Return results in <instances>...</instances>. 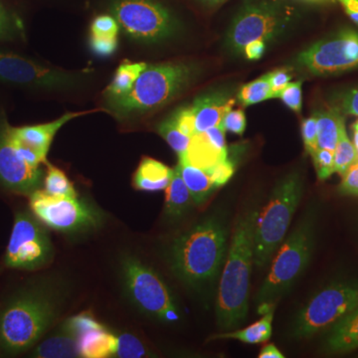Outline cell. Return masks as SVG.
<instances>
[{"label": "cell", "instance_id": "obj_1", "mask_svg": "<svg viewBox=\"0 0 358 358\" xmlns=\"http://www.w3.org/2000/svg\"><path fill=\"white\" fill-rule=\"evenodd\" d=\"M259 212L256 207H250L238 217L233 229L216 296V319L223 331L241 326L248 315L254 235Z\"/></svg>", "mask_w": 358, "mask_h": 358}, {"label": "cell", "instance_id": "obj_2", "mask_svg": "<svg viewBox=\"0 0 358 358\" xmlns=\"http://www.w3.org/2000/svg\"><path fill=\"white\" fill-rule=\"evenodd\" d=\"M227 228L211 216L176 238L169 252L174 275L190 288H202L215 281L227 255Z\"/></svg>", "mask_w": 358, "mask_h": 358}, {"label": "cell", "instance_id": "obj_3", "mask_svg": "<svg viewBox=\"0 0 358 358\" xmlns=\"http://www.w3.org/2000/svg\"><path fill=\"white\" fill-rule=\"evenodd\" d=\"M58 315L56 299L39 286L24 287L0 305V355L31 350Z\"/></svg>", "mask_w": 358, "mask_h": 358}, {"label": "cell", "instance_id": "obj_4", "mask_svg": "<svg viewBox=\"0 0 358 358\" xmlns=\"http://www.w3.org/2000/svg\"><path fill=\"white\" fill-rule=\"evenodd\" d=\"M194 75L193 66L185 63L148 65L128 94L105 99V109L120 121L141 117L176 98Z\"/></svg>", "mask_w": 358, "mask_h": 358}, {"label": "cell", "instance_id": "obj_5", "mask_svg": "<svg viewBox=\"0 0 358 358\" xmlns=\"http://www.w3.org/2000/svg\"><path fill=\"white\" fill-rule=\"evenodd\" d=\"M317 215L308 209L273 257L270 270L257 294L258 310H274L278 301L303 275L312 259L315 244Z\"/></svg>", "mask_w": 358, "mask_h": 358}, {"label": "cell", "instance_id": "obj_6", "mask_svg": "<svg viewBox=\"0 0 358 358\" xmlns=\"http://www.w3.org/2000/svg\"><path fill=\"white\" fill-rule=\"evenodd\" d=\"M303 179L289 174L275 186L267 204L257 218L254 235V265L268 267L281 246L303 196Z\"/></svg>", "mask_w": 358, "mask_h": 358}, {"label": "cell", "instance_id": "obj_7", "mask_svg": "<svg viewBox=\"0 0 358 358\" xmlns=\"http://www.w3.org/2000/svg\"><path fill=\"white\" fill-rule=\"evenodd\" d=\"M122 275L128 298L143 315L166 324L181 319L171 289L154 268L136 257L126 256Z\"/></svg>", "mask_w": 358, "mask_h": 358}, {"label": "cell", "instance_id": "obj_8", "mask_svg": "<svg viewBox=\"0 0 358 358\" xmlns=\"http://www.w3.org/2000/svg\"><path fill=\"white\" fill-rule=\"evenodd\" d=\"M357 308V282L329 285L315 294L298 313L292 327V336L298 339L312 338L333 327Z\"/></svg>", "mask_w": 358, "mask_h": 358}, {"label": "cell", "instance_id": "obj_9", "mask_svg": "<svg viewBox=\"0 0 358 358\" xmlns=\"http://www.w3.org/2000/svg\"><path fill=\"white\" fill-rule=\"evenodd\" d=\"M110 11L129 38L154 43L173 35L176 21L157 0H113Z\"/></svg>", "mask_w": 358, "mask_h": 358}, {"label": "cell", "instance_id": "obj_10", "mask_svg": "<svg viewBox=\"0 0 358 358\" xmlns=\"http://www.w3.org/2000/svg\"><path fill=\"white\" fill-rule=\"evenodd\" d=\"M88 70L67 71L11 52L0 51V81L29 88L71 90L88 81Z\"/></svg>", "mask_w": 358, "mask_h": 358}, {"label": "cell", "instance_id": "obj_11", "mask_svg": "<svg viewBox=\"0 0 358 358\" xmlns=\"http://www.w3.org/2000/svg\"><path fill=\"white\" fill-rule=\"evenodd\" d=\"M40 223L31 214H16L4 258L6 267L34 271L51 262L53 247Z\"/></svg>", "mask_w": 358, "mask_h": 358}, {"label": "cell", "instance_id": "obj_12", "mask_svg": "<svg viewBox=\"0 0 358 358\" xmlns=\"http://www.w3.org/2000/svg\"><path fill=\"white\" fill-rule=\"evenodd\" d=\"M30 209L40 222L61 232L88 230L100 221L96 212L78 197L52 196L44 190L30 194Z\"/></svg>", "mask_w": 358, "mask_h": 358}, {"label": "cell", "instance_id": "obj_13", "mask_svg": "<svg viewBox=\"0 0 358 358\" xmlns=\"http://www.w3.org/2000/svg\"><path fill=\"white\" fill-rule=\"evenodd\" d=\"M289 9L261 1L249 3L238 13L228 33V42L234 50L244 52L250 42L272 38L291 20Z\"/></svg>", "mask_w": 358, "mask_h": 358}, {"label": "cell", "instance_id": "obj_14", "mask_svg": "<svg viewBox=\"0 0 358 358\" xmlns=\"http://www.w3.org/2000/svg\"><path fill=\"white\" fill-rule=\"evenodd\" d=\"M301 67L315 76H327L358 68V31L345 29L301 52Z\"/></svg>", "mask_w": 358, "mask_h": 358}, {"label": "cell", "instance_id": "obj_15", "mask_svg": "<svg viewBox=\"0 0 358 358\" xmlns=\"http://www.w3.org/2000/svg\"><path fill=\"white\" fill-rule=\"evenodd\" d=\"M8 124L0 129V183L20 194H31L42 182L41 167L30 166L18 155Z\"/></svg>", "mask_w": 358, "mask_h": 358}, {"label": "cell", "instance_id": "obj_16", "mask_svg": "<svg viewBox=\"0 0 358 358\" xmlns=\"http://www.w3.org/2000/svg\"><path fill=\"white\" fill-rule=\"evenodd\" d=\"M64 331L76 339L80 357H115L117 336L100 324L93 315L83 313L71 317L66 322Z\"/></svg>", "mask_w": 358, "mask_h": 358}, {"label": "cell", "instance_id": "obj_17", "mask_svg": "<svg viewBox=\"0 0 358 358\" xmlns=\"http://www.w3.org/2000/svg\"><path fill=\"white\" fill-rule=\"evenodd\" d=\"M227 159L225 129L222 126L214 127L195 134L190 141L187 150L179 159L185 160L192 166L206 171L214 164Z\"/></svg>", "mask_w": 358, "mask_h": 358}, {"label": "cell", "instance_id": "obj_18", "mask_svg": "<svg viewBox=\"0 0 358 358\" xmlns=\"http://www.w3.org/2000/svg\"><path fill=\"white\" fill-rule=\"evenodd\" d=\"M107 112L105 108L100 109L83 110V112H71L63 115L62 117L46 124H35V126L20 127L13 128V136L21 143H25L28 147L34 148L35 150L47 157L52 141L55 138L59 129L65 126L67 122L82 115L93 114V113Z\"/></svg>", "mask_w": 358, "mask_h": 358}, {"label": "cell", "instance_id": "obj_19", "mask_svg": "<svg viewBox=\"0 0 358 358\" xmlns=\"http://www.w3.org/2000/svg\"><path fill=\"white\" fill-rule=\"evenodd\" d=\"M235 102V99L223 93L209 94L197 98L192 106L194 110L196 134L221 126L224 115L232 110Z\"/></svg>", "mask_w": 358, "mask_h": 358}, {"label": "cell", "instance_id": "obj_20", "mask_svg": "<svg viewBox=\"0 0 358 358\" xmlns=\"http://www.w3.org/2000/svg\"><path fill=\"white\" fill-rule=\"evenodd\" d=\"M120 26L113 15L96 16L90 27V48L96 56L108 58L119 47Z\"/></svg>", "mask_w": 358, "mask_h": 358}, {"label": "cell", "instance_id": "obj_21", "mask_svg": "<svg viewBox=\"0 0 358 358\" xmlns=\"http://www.w3.org/2000/svg\"><path fill=\"white\" fill-rule=\"evenodd\" d=\"M174 169L152 157H143L134 176V186L141 192L166 189L173 178Z\"/></svg>", "mask_w": 358, "mask_h": 358}, {"label": "cell", "instance_id": "obj_22", "mask_svg": "<svg viewBox=\"0 0 358 358\" xmlns=\"http://www.w3.org/2000/svg\"><path fill=\"white\" fill-rule=\"evenodd\" d=\"M324 348L329 353H346L357 350L358 308L331 327Z\"/></svg>", "mask_w": 358, "mask_h": 358}, {"label": "cell", "instance_id": "obj_23", "mask_svg": "<svg viewBox=\"0 0 358 358\" xmlns=\"http://www.w3.org/2000/svg\"><path fill=\"white\" fill-rule=\"evenodd\" d=\"M164 214L167 219L176 220L185 216L192 208L193 199L187 186L181 178L178 166L174 169L173 178L166 188Z\"/></svg>", "mask_w": 358, "mask_h": 358}, {"label": "cell", "instance_id": "obj_24", "mask_svg": "<svg viewBox=\"0 0 358 358\" xmlns=\"http://www.w3.org/2000/svg\"><path fill=\"white\" fill-rule=\"evenodd\" d=\"M178 169L192 194L194 204H203L216 189L208 173L204 169L192 166L183 159H179Z\"/></svg>", "mask_w": 358, "mask_h": 358}, {"label": "cell", "instance_id": "obj_25", "mask_svg": "<svg viewBox=\"0 0 358 358\" xmlns=\"http://www.w3.org/2000/svg\"><path fill=\"white\" fill-rule=\"evenodd\" d=\"M262 319L257 320L255 324L239 331H225L214 334L209 341L215 339H236L248 345H258L268 341L272 336V322L274 317V310L264 313Z\"/></svg>", "mask_w": 358, "mask_h": 358}, {"label": "cell", "instance_id": "obj_26", "mask_svg": "<svg viewBox=\"0 0 358 358\" xmlns=\"http://www.w3.org/2000/svg\"><path fill=\"white\" fill-rule=\"evenodd\" d=\"M148 64L145 62H131L122 61L115 70L114 77L109 86L103 92L105 99L117 98L128 94L133 89L136 80L141 73L147 69Z\"/></svg>", "mask_w": 358, "mask_h": 358}, {"label": "cell", "instance_id": "obj_27", "mask_svg": "<svg viewBox=\"0 0 358 358\" xmlns=\"http://www.w3.org/2000/svg\"><path fill=\"white\" fill-rule=\"evenodd\" d=\"M31 357L38 358L79 357L76 339L64 331V334L62 336L46 339L39 345L35 346Z\"/></svg>", "mask_w": 358, "mask_h": 358}, {"label": "cell", "instance_id": "obj_28", "mask_svg": "<svg viewBox=\"0 0 358 358\" xmlns=\"http://www.w3.org/2000/svg\"><path fill=\"white\" fill-rule=\"evenodd\" d=\"M317 127V145L319 148L336 150L338 140L339 122L343 115L338 110H329L315 114Z\"/></svg>", "mask_w": 358, "mask_h": 358}, {"label": "cell", "instance_id": "obj_29", "mask_svg": "<svg viewBox=\"0 0 358 358\" xmlns=\"http://www.w3.org/2000/svg\"><path fill=\"white\" fill-rule=\"evenodd\" d=\"M334 155V169H336V173L341 174V176L357 160V150L346 133L343 117L339 122L338 140Z\"/></svg>", "mask_w": 358, "mask_h": 358}, {"label": "cell", "instance_id": "obj_30", "mask_svg": "<svg viewBox=\"0 0 358 358\" xmlns=\"http://www.w3.org/2000/svg\"><path fill=\"white\" fill-rule=\"evenodd\" d=\"M48 166L44 180V192L52 196L78 197L74 185L66 176L64 171L47 162Z\"/></svg>", "mask_w": 358, "mask_h": 358}, {"label": "cell", "instance_id": "obj_31", "mask_svg": "<svg viewBox=\"0 0 358 358\" xmlns=\"http://www.w3.org/2000/svg\"><path fill=\"white\" fill-rule=\"evenodd\" d=\"M268 99H274L268 74L264 75L255 81L245 85L240 90L238 95V100L244 107L263 102Z\"/></svg>", "mask_w": 358, "mask_h": 358}, {"label": "cell", "instance_id": "obj_32", "mask_svg": "<svg viewBox=\"0 0 358 358\" xmlns=\"http://www.w3.org/2000/svg\"><path fill=\"white\" fill-rule=\"evenodd\" d=\"M159 134L169 143V147L173 148L178 154V157H183L187 150L192 138L181 133L171 119H167L159 124Z\"/></svg>", "mask_w": 358, "mask_h": 358}, {"label": "cell", "instance_id": "obj_33", "mask_svg": "<svg viewBox=\"0 0 358 358\" xmlns=\"http://www.w3.org/2000/svg\"><path fill=\"white\" fill-rule=\"evenodd\" d=\"M148 350L140 339L131 334H122L117 336L115 357L140 358L147 357Z\"/></svg>", "mask_w": 358, "mask_h": 358}, {"label": "cell", "instance_id": "obj_34", "mask_svg": "<svg viewBox=\"0 0 358 358\" xmlns=\"http://www.w3.org/2000/svg\"><path fill=\"white\" fill-rule=\"evenodd\" d=\"M312 157L320 180H326L331 174L336 173L333 150L317 148V152L312 155Z\"/></svg>", "mask_w": 358, "mask_h": 358}, {"label": "cell", "instance_id": "obj_35", "mask_svg": "<svg viewBox=\"0 0 358 358\" xmlns=\"http://www.w3.org/2000/svg\"><path fill=\"white\" fill-rule=\"evenodd\" d=\"M169 119L173 122L174 126L186 136L192 138L196 134V131H195L194 110H193L192 106L180 108L176 113H173V115Z\"/></svg>", "mask_w": 358, "mask_h": 358}, {"label": "cell", "instance_id": "obj_36", "mask_svg": "<svg viewBox=\"0 0 358 358\" xmlns=\"http://www.w3.org/2000/svg\"><path fill=\"white\" fill-rule=\"evenodd\" d=\"M205 171L208 173L212 183L215 185L216 188H218L226 185L230 180L234 174L235 167L231 160L226 159L214 164L213 166L209 167Z\"/></svg>", "mask_w": 358, "mask_h": 358}, {"label": "cell", "instance_id": "obj_37", "mask_svg": "<svg viewBox=\"0 0 358 358\" xmlns=\"http://www.w3.org/2000/svg\"><path fill=\"white\" fill-rule=\"evenodd\" d=\"M301 136H303V143L306 150L312 155L319 148L317 145V117H312L306 119L301 122Z\"/></svg>", "mask_w": 358, "mask_h": 358}, {"label": "cell", "instance_id": "obj_38", "mask_svg": "<svg viewBox=\"0 0 358 358\" xmlns=\"http://www.w3.org/2000/svg\"><path fill=\"white\" fill-rule=\"evenodd\" d=\"M301 81L296 83L289 82L279 95L282 102L298 114H300L301 110Z\"/></svg>", "mask_w": 358, "mask_h": 358}, {"label": "cell", "instance_id": "obj_39", "mask_svg": "<svg viewBox=\"0 0 358 358\" xmlns=\"http://www.w3.org/2000/svg\"><path fill=\"white\" fill-rule=\"evenodd\" d=\"M246 117L242 110H230L224 115L221 126L225 131L236 134H243L246 129Z\"/></svg>", "mask_w": 358, "mask_h": 358}, {"label": "cell", "instance_id": "obj_40", "mask_svg": "<svg viewBox=\"0 0 358 358\" xmlns=\"http://www.w3.org/2000/svg\"><path fill=\"white\" fill-rule=\"evenodd\" d=\"M339 192L343 195L358 196V160L343 174Z\"/></svg>", "mask_w": 358, "mask_h": 358}, {"label": "cell", "instance_id": "obj_41", "mask_svg": "<svg viewBox=\"0 0 358 358\" xmlns=\"http://www.w3.org/2000/svg\"><path fill=\"white\" fill-rule=\"evenodd\" d=\"M268 74L274 98H279L282 89L291 81V74L286 69L275 70L274 72L268 73Z\"/></svg>", "mask_w": 358, "mask_h": 358}, {"label": "cell", "instance_id": "obj_42", "mask_svg": "<svg viewBox=\"0 0 358 358\" xmlns=\"http://www.w3.org/2000/svg\"><path fill=\"white\" fill-rule=\"evenodd\" d=\"M341 109L345 113L358 117V88L352 90L341 98Z\"/></svg>", "mask_w": 358, "mask_h": 358}, {"label": "cell", "instance_id": "obj_43", "mask_svg": "<svg viewBox=\"0 0 358 358\" xmlns=\"http://www.w3.org/2000/svg\"><path fill=\"white\" fill-rule=\"evenodd\" d=\"M15 24L6 9L0 3V39L8 38L15 34Z\"/></svg>", "mask_w": 358, "mask_h": 358}, {"label": "cell", "instance_id": "obj_44", "mask_svg": "<svg viewBox=\"0 0 358 358\" xmlns=\"http://www.w3.org/2000/svg\"><path fill=\"white\" fill-rule=\"evenodd\" d=\"M244 53L250 60H258V59L262 58L265 53V42L261 41V40L250 42L245 47Z\"/></svg>", "mask_w": 358, "mask_h": 358}, {"label": "cell", "instance_id": "obj_45", "mask_svg": "<svg viewBox=\"0 0 358 358\" xmlns=\"http://www.w3.org/2000/svg\"><path fill=\"white\" fill-rule=\"evenodd\" d=\"M345 8V13L358 25V0H338Z\"/></svg>", "mask_w": 358, "mask_h": 358}, {"label": "cell", "instance_id": "obj_46", "mask_svg": "<svg viewBox=\"0 0 358 358\" xmlns=\"http://www.w3.org/2000/svg\"><path fill=\"white\" fill-rule=\"evenodd\" d=\"M259 358H284V355L279 350L274 343H270L264 346L261 352H259Z\"/></svg>", "mask_w": 358, "mask_h": 358}, {"label": "cell", "instance_id": "obj_47", "mask_svg": "<svg viewBox=\"0 0 358 358\" xmlns=\"http://www.w3.org/2000/svg\"><path fill=\"white\" fill-rule=\"evenodd\" d=\"M200 2L207 6H217L219 4H222L227 0H199Z\"/></svg>", "mask_w": 358, "mask_h": 358}, {"label": "cell", "instance_id": "obj_48", "mask_svg": "<svg viewBox=\"0 0 358 358\" xmlns=\"http://www.w3.org/2000/svg\"><path fill=\"white\" fill-rule=\"evenodd\" d=\"M353 145H355V150H357L358 160V128L353 126Z\"/></svg>", "mask_w": 358, "mask_h": 358}, {"label": "cell", "instance_id": "obj_49", "mask_svg": "<svg viewBox=\"0 0 358 358\" xmlns=\"http://www.w3.org/2000/svg\"><path fill=\"white\" fill-rule=\"evenodd\" d=\"M353 126L357 127V128H358V121L357 122H355V124H353Z\"/></svg>", "mask_w": 358, "mask_h": 358}]
</instances>
